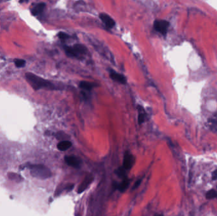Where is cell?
Segmentation results:
<instances>
[{
  "mask_svg": "<svg viewBox=\"0 0 217 216\" xmlns=\"http://www.w3.org/2000/svg\"><path fill=\"white\" fill-rule=\"evenodd\" d=\"M126 170L123 168V167H121V168H118L116 170L115 173L117 175L118 177H120V178H121L122 179H124V178H127L126 174Z\"/></svg>",
  "mask_w": 217,
  "mask_h": 216,
  "instance_id": "16",
  "label": "cell"
},
{
  "mask_svg": "<svg viewBox=\"0 0 217 216\" xmlns=\"http://www.w3.org/2000/svg\"><path fill=\"white\" fill-rule=\"evenodd\" d=\"M63 50L68 57L76 58L85 55L88 52L87 48L81 44H76L73 46H65Z\"/></svg>",
  "mask_w": 217,
  "mask_h": 216,
  "instance_id": "3",
  "label": "cell"
},
{
  "mask_svg": "<svg viewBox=\"0 0 217 216\" xmlns=\"http://www.w3.org/2000/svg\"><path fill=\"white\" fill-rule=\"evenodd\" d=\"M14 63L17 67L21 68V67H24V66H25L26 62V60H22V59L17 58V59H15Z\"/></svg>",
  "mask_w": 217,
  "mask_h": 216,
  "instance_id": "18",
  "label": "cell"
},
{
  "mask_svg": "<svg viewBox=\"0 0 217 216\" xmlns=\"http://www.w3.org/2000/svg\"><path fill=\"white\" fill-rule=\"evenodd\" d=\"M72 146V143L69 140L62 141L57 144V148L60 151H66Z\"/></svg>",
  "mask_w": 217,
  "mask_h": 216,
  "instance_id": "12",
  "label": "cell"
},
{
  "mask_svg": "<svg viewBox=\"0 0 217 216\" xmlns=\"http://www.w3.org/2000/svg\"><path fill=\"white\" fill-rule=\"evenodd\" d=\"M97 86L96 84L88 81H81L80 82L79 86L82 90L86 91H91L93 88H94Z\"/></svg>",
  "mask_w": 217,
  "mask_h": 216,
  "instance_id": "13",
  "label": "cell"
},
{
  "mask_svg": "<svg viewBox=\"0 0 217 216\" xmlns=\"http://www.w3.org/2000/svg\"><path fill=\"white\" fill-rule=\"evenodd\" d=\"M130 184V179L128 178L123 179L122 182L116 185V188L119 190L121 192H124L128 188Z\"/></svg>",
  "mask_w": 217,
  "mask_h": 216,
  "instance_id": "11",
  "label": "cell"
},
{
  "mask_svg": "<svg viewBox=\"0 0 217 216\" xmlns=\"http://www.w3.org/2000/svg\"><path fill=\"white\" fill-rule=\"evenodd\" d=\"M58 37L62 41H66V40H67V39H68L69 38L70 36H69V34H67L66 32H58Z\"/></svg>",
  "mask_w": 217,
  "mask_h": 216,
  "instance_id": "19",
  "label": "cell"
},
{
  "mask_svg": "<svg viewBox=\"0 0 217 216\" xmlns=\"http://www.w3.org/2000/svg\"><path fill=\"white\" fill-rule=\"evenodd\" d=\"M170 23L165 20H156L154 22V29L157 32L165 36L168 30Z\"/></svg>",
  "mask_w": 217,
  "mask_h": 216,
  "instance_id": "4",
  "label": "cell"
},
{
  "mask_svg": "<svg viewBox=\"0 0 217 216\" xmlns=\"http://www.w3.org/2000/svg\"><path fill=\"white\" fill-rule=\"evenodd\" d=\"M99 18L108 29H112L115 26V21L108 15L101 13L99 15Z\"/></svg>",
  "mask_w": 217,
  "mask_h": 216,
  "instance_id": "8",
  "label": "cell"
},
{
  "mask_svg": "<svg viewBox=\"0 0 217 216\" xmlns=\"http://www.w3.org/2000/svg\"><path fill=\"white\" fill-rule=\"evenodd\" d=\"M29 0H19V3H23L24 2H27Z\"/></svg>",
  "mask_w": 217,
  "mask_h": 216,
  "instance_id": "22",
  "label": "cell"
},
{
  "mask_svg": "<svg viewBox=\"0 0 217 216\" xmlns=\"http://www.w3.org/2000/svg\"><path fill=\"white\" fill-rule=\"evenodd\" d=\"M137 109H138V110H139V117H138V122H139V124L140 125L145 122L146 114H145V112L144 108H143L142 106L138 105Z\"/></svg>",
  "mask_w": 217,
  "mask_h": 216,
  "instance_id": "14",
  "label": "cell"
},
{
  "mask_svg": "<svg viewBox=\"0 0 217 216\" xmlns=\"http://www.w3.org/2000/svg\"><path fill=\"white\" fill-rule=\"evenodd\" d=\"M109 76L113 81H114L117 82H119L120 84H125L127 82L126 78L125 77V76L121 74V73H117L114 71L111 70L109 72Z\"/></svg>",
  "mask_w": 217,
  "mask_h": 216,
  "instance_id": "9",
  "label": "cell"
},
{
  "mask_svg": "<svg viewBox=\"0 0 217 216\" xmlns=\"http://www.w3.org/2000/svg\"><path fill=\"white\" fill-rule=\"evenodd\" d=\"M135 163V158L134 156L129 151H126L124 155V160H123V167L126 170H130Z\"/></svg>",
  "mask_w": 217,
  "mask_h": 216,
  "instance_id": "5",
  "label": "cell"
},
{
  "mask_svg": "<svg viewBox=\"0 0 217 216\" xmlns=\"http://www.w3.org/2000/svg\"><path fill=\"white\" fill-rule=\"evenodd\" d=\"M206 198H208L209 200L216 198V197H217V191H215V190H210V191H208V192L206 193Z\"/></svg>",
  "mask_w": 217,
  "mask_h": 216,
  "instance_id": "17",
  "label": "cell"
},
{
  "mask_svg": "<svg viewBox=\"0 0 217 216\" xmlns=\"http://www.w3.org/2000/svg\"><path fill=\"white\" fill-rule=\"evenodd\" d=\"M24 168L30 169L31 174L36 178L45 179L50 178L52 175V172L45 165L43 164H31L24 165Z\"/></svg>",
  "mask_w": 217,
  "mask_h": 216,
  "instance_id": "2",
  "label": "cell"
},
{
  "mask_svg": "<svg viewBox=\"0 0 217 216\" xmlns=\"http://www.w3.org/2000/svg\"><path fill=\"white\" fill-rule=\"evenodd\" d=\"M8 177L9 179L16 181V182H17V183L22 182V181L24 180V178L21 176V175H20L17 173H8Z\"/></svg>",
  "mask_w": 217,
  "mask_h": 216,
  "instance_id": "15",
  "label": "cell"
},
{
  "mask_svg": "<svg viewBox=\"0 0 217 216\" xmlns=\"http://www.w3.org/2000/svg\"><path fill=\"white\" fill-rule=\"evenodd\" d=\"M212 179H213V180L217 179V169L212 174Z\"/></svg>",
  "mask_w": 217,
  "mask_h": 216,
  "instance_id": "21",
  "label": "cell"
},
{
  "mask_svg": "<svg viewBox=\"0 0 217 216\" xmlns=\"http://www.w3.org/2000/svg\"><path fill=\"white\" fill-rule=\"evenodd\" d=\"M142 179H139V180H138L137 181V182L135 183V185H134V188H133V189H136V188H137L138 187H139V186H140V184H141V183H142Z\"/></svg>",
  "mask_w": 217,
  "mask_h": 216,
  "instance_id": "20",
  "label": "cell"
},
{
  "mask_svg": "<svg viewBox=\"0 0 217 216\" xmlns=\"http://www.w3.org/2000/svg\"><path fill=\"white\" fill-rule=\"evenodd\" d=\"M26 78L29 84L36 91L41 89H47L50 90L56 89V87L52 82L34 74L32 73H26Z\"/></svg>",
  "mask_w": 217,
  "mask_h": 216,
  "instance_id": "1",
  "label": "cell"
},
{
  "mask_svg": "<svg viewBox=\"0 0 217 216\" xmlns=\"http://www.w3.org/2000/svg\"><path fill=\"white\" fill-rule=\"evenodd\" d=\"M64 159L68 165L74 168H80L82 164V162L80 159L74 156H67Z\"/></svg>",
  "mask_w": 217,
  "mask_h": 216,
  "instance_id": "7",
  "label": "cell"
},
{
  "mask_svg": "<svg viewBox=\"0 0 217 216\" xmlns=\"http://www.w3.org/2000/svg\"><path fill=\"white\" fill-rule=\"evenodd\" d=\"M93 179H94V178H93V176L92 174L87 175L82 181V183L80 184V186H79L77 191L78 193H81L84 192V191L89 187V186L93 182Z\"/></svg>",
  "mask_w": 217,
  "mask_h": 216,
  "instance_id": "6",
  "label": "cell"
},
{
  "mask_svg": "<svg viewBox=\"0 0 217 216\" xmlns=\"http://www.w3.org/2000/svg\"><path fill=\"white\" fill-rule=\"evenodd\" d=\"M46 4L45 3H39L34 6L31 10V13L34 16H37L38 15L42 13L45 8Z\"/></svg>",
  "mask_w": 217,
  "mask_h": 216,
  "instance_id": "10",
  "label": "cell"
}]
</instances>
